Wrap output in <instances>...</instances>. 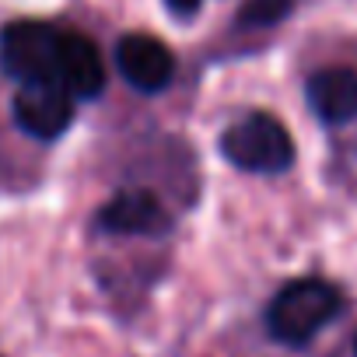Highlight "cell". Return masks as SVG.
Masks as SVG:
<instances>
[{
    "mask_svg": "<svg viewBox=\"0 0 357 357\" xmlns=\"http://www.w3.org/2000/svg\"><path fill=\"white\" fill-rule=\"evenodd\" d=\"M343 308V294L319 277H301L280 287L266 308V329L284 347H308Z\"/></svg>",
    "mask_w": 357,
    "mask_h": 357,
    "instance_id": "6da1fadb",
    "label": "cell"
},
{
    "mask_svg": "<svg viewBox=\"0 0 357 357\" xmlns=\"http://www.w3.org/2000/svg\"><path fill=\"white\" fill-rule=\"evenodd\" d=\"M221 151L231 165L245 172H287L294 161V140L280 119L270 112H249L231 123L221 137Z\"/></svg>",
    "mask_w": 357,
    "mask_h": 357,
    "instance_id": "7a4b0ae2",
    "label": "cell"
},
{
    "mask_svg": "<svg viewBox=\"0 0 357 357\" xmlns=\"http://www.w3.org/2000/svg\"><path fill=\"white\" fill-rule=\"evenodd\" d=\"M60 46H63L60 29L46 22H11L0 32V67L22 84L39 77H56Z\"/></svg>",
    "mask_w": 357,
    "mask_h": 357,
    "instance_id": "3957f363",
    "label": "cell"
},
{
    "mask_svg": "<svg viewBox=\"0 0 357 357\" xmlns=\"http://www.w3.org/2000/svg\"><path fill=\"white\" fill-rule=\"evenodd\" d=\"M15 119L25 133L39 140H53L74 119V95L56 77L25 81L22 91L15 95Z\"/></svg>",
    "mask_w": 357,
    "mask_h": 357,
    "instance_id": "277c9868",
    "label": "cell"
},
{
    "mask_svg": "<svg viewBox=\"0 0 357 357\" xmlns=\"http://www.w3.org/2000/svg\"><path fill=\"white\" fill-rule=\"evenodd\" d=\"M116 67L137 91H161L175 74L172 50L154 36H123L116 46Z\"/></svg>",
    "mask_w": 357,
    "mask_h": 357,
    "instance_id": "5b68a950",
    "label": "cell"
},
{
    "mask_svg": "<svg viewBox=\"0 0 357 357\" xmlns=\"http://www.w3.org/2000/svg\"><path fill=\"white\" fill-rule=\"evenodd\" d=\"M305 95H308L312 112L329 126H343V123L357 119V70H350V67L315 70L308 77Z\"/></svg>",
    "mask_w": 357,
    "mask_h": 357,
    "instance_id": "8992f818",
    "label": "cell"
},
{
    "mask_svg": "<svg viewBox=\"0 0 357 357\" xmlns=\"http://www.w3.org/2000/svg\"><path fill=\"white\" fill-rule=\"evenodd\" d=\"M56 81L74 95V98H95L105 88V63L102 53L91 39L77 32H63L60 46V63H56Z\"/></svg>",
    "mask_w": 357,
    "mask_h": 357,
    "instance_id": "52a82bcc",
    "label": "cell"
},
{
    "mask_svg": "<svg viewBox=\"0 0 357 357\" xmlns=\"http://www.w3.org/2000/svg\"><path fill=\"white\" fill-rule=\"evenodd\" d=\"M98 225L105 231H116V235H165L168 231V211L161 207L158 197L133 190V193L112 197L102 207Z\"/></svg>",
    "mask_w": 357,
    "mask_h": 357,
    "instance_id": "ba28073f",
    "label": "cell"
},
{
    "mask_svg": "<svg viewBox=\"0 0 357 357\" xmlns=\"http://www.w3.org/2000/svg\"><path fill=\"white\" fill-rule=\"evenodd\" d=\"M291 8H294V0H249L238 22L245 29H266V25H277L280 18H287Z\"/></svg>",
    "mask_w": 357,
    "mask_h": 357,
    "instance_id": "9c48e42d",
    "label": "cell"
},
{
    "mask_svg": "<svg viewBox=\"0 0 357 357\" xmlns=\"http://www.w3.org/2000/svg\"><path fill=\"white\" fill-rule=\"evenodd\" d=\"M200 4H204V0H165V8H168L172 15H178V18L197 15V11H200Z\"/></svg>",
    "mask_w": 357,
    "mask_h": 357,
    "instance_id": "30bf717a",
    "label": "cell"
},
{
    "mask_svg": "<svg viewBox=\"0 0 357 357\" xmlns=\"http://www.w3.org/2000/svg\"><path fill=\"white\" fill-rule=\"evenodd\" d=\"M354 354H357V336H354Z\"/></svg>",
    "mask_w": 357,
    "mask_h": 357,
    "instance_id": "8fae6325",
    "label": "cell"
}]
</instances>
